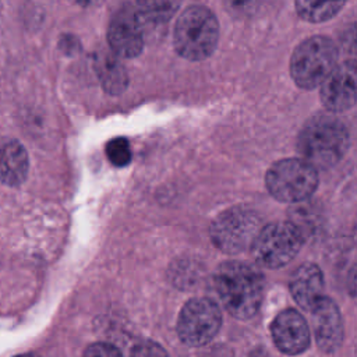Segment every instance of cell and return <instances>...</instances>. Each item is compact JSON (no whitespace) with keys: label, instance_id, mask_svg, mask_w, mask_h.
<instances>
[{"label":"cell","instance_id":"1","mask_svg":"<svg viewBox=\"0 0 357 357\" xmlns=\"http://www.w3.org/2000/svg\"><path fill=\"white\" fill-rule=\"evenodd\" d=\"M215 287L226 311L237 319H250L261 308L265 278L261 269L250 262L231 259L219 265Z\"/></svg>","mask_w":357,"mask_h":357},{"label":"cell","instance_id":"2","mask_svg":"<svg viewBox=\"0 0 357 357\" xmlns=\"http://www.w3.org/2000/svg\"><path fill=\"white\" fill-rule=\"evenodd\" d=\"M349 148V131L336 117L319 114L310 119L297 137V151L305 162L318 169L335 166Z\"/></svg>","mask_w":357,"mask_h":357},{"label":"cell","instance_id":"3","mask_svg":"<svg viewBox=\"0 0 357 357\" xmlns=\"http://www.w3.org/2000/svg\"><path fill=\"white\" fill-rule=\"evenodd\" d=\"M219 39V22L205 6H190L177 18L174 47L184 59L198 61L209 57Z\"/></svg>","mask_w":357,"mask_h":357},{"label":"cell","instance_id":"4","mask_svg":"<svg viewBox=\"0 0 357 357\" xmlns=\"http://www.w3.org/2000/svg\"><path fill=\"white\" fill-rule=\"evenodd\" d=\"M337 47L331 38L317 35L300 42L290 57V75L303 89H314L337 66Z\"/></svg>","mask_w":357,"mask_h":357},{"label":"cell","instance_id":"5","mask_svg":"<svg viewBox=\"0 0 357 357\" xmlns=\"http://www.w3.org/2000/svg\"><path fill=\"white\" fill-rule=\"evenodd\" d=\"M319 184L318 170L301 158L275 162L265 174L269 194L286 204H297L312 197Z\"/></svg>","mask_w":357,"mask_h":357},{"label":"cell","instance_id":"6","mask_svg":"<svg viewBox=\"0 0 357 357\" xmlns=\"http://www.w3.org/2000/svg\"><path fill=\"white\" fill-rule=\"evenodd\" d=\"M303 240V233L293 222H273L262 226L250 250L258 266L278 269L294 259Z\"/></svg>","mask_w":357,"mask_h":357},{"label":"cell","instance_id":"7","mask_svg":"<svg viewBox=\"0 0 357 357\" xmlns=\"http://www.w3.org/2000/svg\"><path fill=\"white\" fill-rule=\"evenodd\" d=\"M261 229V218L255 211L233 206L215 218L211 225V240L220 251L234 255L251 248Z\"/></svg>","mask_w":357,"mask_h":357},{"label":"cell","instance_id":"8","mask_svg":"<svg viewBox=\"0 0 357 357\" xmlns=\"http://www.w3.org/2000/svg\"><path fill=\"white\" fill-rule=\"evenodd\" d=\"M222 325V312L215 301L205 297L184 304L177 321V333L183 343L199 347L209 343Z\"/></svg>","mask_w":357,"mask_h":357},{"label":"cell","instance_id":"9","mask_svg":"<svg viewBox=\"0 0 357 357\" xmlns=\"http://www.w3.org/2000/svg\"><path fill=\"white\" fill-rule=\"evenodd\" d=\"M319 98L325 109L342 113L357 103V59L339 63L319 86Z\"/></svg>","mask_w":357,"mask_h":357},{"label":"cell","instance_id":"10","mask_svg":"<svg viewBox=\"0 0 357 357\" xmlns=\"http://www.w3.org/2000/svg\"><path fill=\"white\" fill-rule=\"evenodd\" d=\"M271 335L276 347L289 356L307 350L311 342L310 328L303 315L293 308L279 312L271 324Z\"/></svg>","mask_w":357,"mask_h":357},{"label":"cell","instance_id":"11","mask_svg":"<svg viewBox=\"0 0 357 357\" xmlns=\"http://www.w3.org/2000/svg\"><path fill=\"white\" fill-rule=\"evenodd\" d=\"M107 40L112 52L119 57L132 59L144 49V29L131 11L119 13L107 29Z\"/></svg>","mask_w":357,"mask_h":357},{"label":"cell","instance_id":"12","mask_svg":"<svg viewBox=\"0 0 357 357\" xmlns=\"http://www.w3.org/2000/svg\"><path fill=\"white\" fill-rule=\"evenodd\" d=\"M311 314L317 346L325 353L336 351L343 340V321L339 307L332 298L324 296Z\"/></svg>","mask_w":357,"mask_h":357},{"label":"cell","instance_id":"13","mask_svg":"<svg viewBox=\"0 0 357 357\" xmlns=\"http://www.w3.org/2000/svg\"><path fill=\"white\" fill-rule=\"evenodd\" d=\"M324 286L322 271L314 262H304L297 266L289 284L294 301L310 312L324 297Z\"/></svg>","mask_w":357,"mask_h":357},{"label":"cell","instance_id":"14","mask_svg":"<svg viewBox=\"0 0 357 357\" xmlns=\"http://www.w3.org/2000/svg\"><path fill=\"white\" fill-rule=\"evenodd\" d=\"M29 159L25 148L17 142L10 141L0 149V180L11 187L24 183L28 174Z\"/></svg>","mask_w":357,"mask_h":357},{"label":"cell","instance_id":"15","mask_svg":"<svg viewBox=\"0 0 357 357\" xmlns=\"http://www.w3.org/2000/svg\"><path fill=\"white\" fill-rule=\"evenodd\" d=\"M96 71L105 91L109 93L117 95L126 89L128 84L127 74L114 54L102 53L96 60Z\"/></svg>","mask_w":357,"mask_h":357},{"label":"cell","instance_id":"16","mask_svg":"<svg viewBox=\"0 0 357 357\" xmlns=\"http://www.w3.org/2000/svg\"><path fill=\"white\" fill-rule=\"evenodd\" d=\"M344 1H305L298 0L294 3L296 11L300 18L308 22H325L333 18L340 8L344 6Z\"/></svg>","mask_w":357,"mask_h":357},{"label":"cell","instance_id":"17","mask_svg":"<svg viewBox=\"0 0 357 357\" xmlns=\"http://www.w3.org/2000/svg\"><path fill=\"white\" fill-rule=\"evenodd\" d=\"M178 7V3L172 1H141L137 4L134 11L142 29L148 25H156L166 22L174 10Z\"/></svg>","mask_w":357,"mask_h":357},{"label":"cell","instance_id":"18","mask_svg":"<svg viewBox=\"0 0 357 357\" xmlns=\"http://www.w3.org/2000/svg\"><path fill=\"white\" fill-rule=\"evenodd\" d=\"M106 155L112 165L117 167H124L131 162L130 144L124 137L113 138L106 145Z\"/></svg>","mask_w":357,"mask_h":357},{"label":"cell","instance_id":"19","mask_svg":"<svg viewBox=\"0 0 357 357\" xmlns=\"http://www.w3.org/2000/svg\"><path fill=\"white\" fill-rule=\"evenodd\" d=\"M131 357H169V354L158 343L152 340H146V342L138 343L132 349Z\"/></svg>","mask_w":357,"mask_h":357},{"label":"cell","instance_id":"20","mask_svg":"<svg viewBox=\"0 0 357 357\" xmlns=\"http://www.w3.org/2000/svg\"><path fill=\"white\" fill-rule=\"evenodd\" d=\"M82 357H123L120 350L109 343H93L86 347Z\"/></svg>","mask_w":357,"mask_h":357},{"label":"cell","instance_id":"21","mask_svg":"<svg viewBox=\"0 0 357 357\" xmlns=\"http://www.w3.org/2000/svg\"><path fill=\"white\" fill-rule=\"evenodd\" d=\"M344 47H347L353 54L357 56V24L353 25L347 32L343 35Z\"/></svg>","mask_w":357,"mask_h":357},{"label":"cell","instance_id":"22","mask_svg":"<svg viewBox=\"0 0 357 357\" xmlns=\"http://www.w3.org/2000/svg\"><path fill=\"white\" fill-rule=\"evenodd\" d=\"M347 290L350 297L357 303V265L350 271L347 279Z\"/></svg>","mask_w":357,"mask_h":357},{"label":"cell","instance_id":"23","mask_svg":"<svg viewBox=\"0 0 357 357\" xmlns=\"http://www.w3.org/2000/svg\"><path fill=\"white\" fill-rule=\"evenodd\" d=\"M15 357H39V356L35 353H24V354H18Z\"/></svg>","mask_w":357,"mask_h":357}]
</instances>
